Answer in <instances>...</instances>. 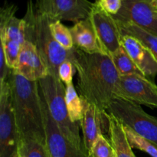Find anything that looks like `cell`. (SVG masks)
<instances>
[{
  "instance_id": "obj_1",
  "label": "cell",
  "mask_w": 157,
  "mask_h": 157,
  "mask_svg": "<svg viewBox=\"0 0 157 157\" xmlns=\"http://www.w3.org/2000/svg\"><path fill=\"white\" fill-rule=\"evenodd\" d=\"M78 72V87L84 101L106 112L116 99L121 75L111 58L103 54H87L76 48L73 62Z\"/></svg>"
},
{
  "instance_id": "obj_2",
  "label": "cell",
  "mask_w": 157,
  "mask_h": 157,
  "mask_svg": "<svg viewBox=\"0 0 157 157\" xmlns=\"http://www.w3.org/2000/svg\"><path fill=\"white\" fill-rule=\"evenodd\" d=\"M8 81L19 137H32L45 143L42 98L38 81H30L12 70Z\"/></svg>"
},
{
  "instance_id": "obj_3",
  "label": "cell",
  "mask_w": 157,
  "mask_h": 157,
  "mask_svg": "<svg viewBox=\"0 0 157 157\" xmlns=\"http://www.w3.org/2000/svg\"><path fill=\"white\" fill-rule=\"evenodd\" d=\"M25 23V41L33 43L39 52L48 70V75L58 78V68L64 61L74 62L76 48L67 50L54 38L50 29L52 20L38 10L32 0H28Z\"/></svg>"
},
{
  "instance_id": "obj_4",
  "label": "cell",
  "mask_w": 157,
  "mask_h": 157,
  "mask_svg": "<svg viewBox=\"0 0 157 157\" xmlns=\"http://www.w3.org/2000/svg\"><path fill=\"white\" fill-rule=\"evenodd\" d=\"M41 94L51 117L66 138L80 148H84L80 136L79 124L72 122L65 103V87L59 78L48 75L38 81ZM85 149V148H84Z\"/></svg>"
},
{
  "instance_id": "obj_5",
  "label": "cell",
  "mask_w": 157,
  "mask_h": 157,
  "mask_svg": "<svg viewBox=\"0 0 157 157\" xmlns=\"http://www.w3.org/2000/svg\"><path fill=\"white\" fill-rule=\"evenodd\" d=\"M106 112L113 115L124 126L157 146V117L144 111L140 105L116 98Z\"/></svg>"
},
{
  "instance_id": "obj_6",
  "label": "cell",
  "mask_w": 157,
  "mask_h": 157,
  "mask_svg": "<svg viewBox=\"0 0 157 157\" xmlns=\"http://www.w3.org/2000/svg\"><path fill=\"white\" fill-rule=\"evenodd\" d=\"M18 141L10 84L7 81L0 85V157H18Z\"/></svg>"
},
{
  "instance_id": "obj_7",
  "label": "cell",
  "mask_w": 157,
  "mask_h": 157,
  "mask_svg": "<svg viewBox=\"0 0 157 157\" xmlns=\"http://www.w3.org/2000/svg\"><path fill=\"white\" fill-rule=\"evenodd\" d=\"M116 98L150 108H157V86L153 81L142 75L121 76Z\"/></svg>"
},
{
  "instance_id": "obj_8",
  "label": "cell",
  "mask_w": 157,
  "mask_h": 157,
  "mask_svg": "<svg viewBox=\"0 0 157 157\" xmlns=\"http://www.w3.org/2000/svg\"><path fill=\"white\" fill-rule=\"evenodd\" d=\"M35 4L52 21L74 23L88 18L94 6L89 0H36Z\"/></svg>"
},
{
  "instance_id": "obj_9",
  "label": "cell",
  "mask_w": 157,
  "mask_h": 157,
  "mask_svg": "<svg viewBox=\"0 0 157 157\" xmlns=\"http://www.w3.org/2000/svg\"><path fill=\"white\" fill-rule=\"evenodd\" d=\"M42 110L48 157H88L84 148H80L64 136L52 117L42 96Z\"/></svg>"
},
{
  "instance_id": "obj_10",
  "label": "cell",
  "mask_w": 157,
  "mask_h": 157,
  "mask_svg": "<svg viewBox=\"0 0 157 157\" xmlns=\"http://www.w3.org/2000/svg\"><path fill=\"white\" fill-rule=\"evenodd\" d=\"M89 19L103 52L109 56L113 55L122 45V34L116 20L95 2Z\"/></svg>"
},
{
  "instance_id": "obj_11",
  "label": "cell",
  "mask_w": 157,
  "mask_h": 157,
  "mask_svg": "<svg viewBox=\"0 0 157 157\" xmlns=\"http://www.w3.org/2000/svg\"><path fill=\"white\" fill-rule=\"evenodd\" d=\"M113 17L117 21L133 23L157 36V10L152 0H123L121 11Z\"/></svg>"
},
{
  "instance_id": "obj_12",
  "label": "cell",
  "mask_w": 157,
  "mask_h": 157,
  "mask_svg": "<svg viewBox=\"0 0 157 157\" xmlns=\"http://www.w3.org/2000/svg\"><path fill=\"white\" fill-rule=\"evenodd\" d=\"M13 71L30 81H39L48 75V70L35 44L25 41L21 46L18 63Z\"/></svg>"
},
{
  "instance_id": "obj_13",
  "label": "cell",
  "mask_w": 157,
  "mask_h": 157,
  "mask_svg": "<svg viewBox=\"0 0 157 157\" xmlns=\"http://www.w3.org/2000/svg\"><path fill=\"white\" fill-rule=\"evenodd\" d=\"M121 43L144 76L154 82L157 75V61L150 51L130 35H122Z\"/></svg>"
},
{
  "instance_id": "obj_14",
  "label": "cell",
  "mask_w": 157,
  "mask_h": 157,
  "mask_svg": "<svg viewBox=\"0 0 157 157\" xmlns=\"http://www.w3.org/2000/svg\"><path fill=\"white\" fill-rule=\"evenodd\" d=\"M18 7L5 2L0 12V39L13 40L21 44L25 41V23L15 16Z\"/></svg>"
},
{
  "instance_id": "obj_15",
  "label": "cell",
  "mask_w": 157,
  "mask_h": 157,
  "mask_svg": "<svg viewBox=\"0 0 157 157\" xmlns=\"http://www.w3.org/2000/svg\"><path fill=\"white\" fill-rule=\"evenodd\" d=\"M84 116L80 122L83 134V144L87 153L90 151L99 135L102 134V122L106 112H101L94 104L84 101Z\"/></svg>"
},
{
  "instance_id": "obj_16",
  "label": "cell",
  "mask_w": 157,
  "mask_h": 157,
  "mask_svg": "<svg viewBox=\"0 0 157 157\" xmlns=\"http://www.w3.org/2000/svg\"><path fill=\"white\" fill-rule=\"evenodd\" d=\"M70 30L76 48L87 54L105 55L100 46L89 18L75 23L74 26L70 28Z\"/></svg>"
},
{
  "instance_id": "obj_17",
  "label": "cell",
  "mask_w": 157,
  "mask_h": 157,
  "mask_svg": "<svg viewBox=\"0 0 157 157\" xmlns=\"http://www.w3.org/2000/svg\"><path fill=\"white\" fill-rule=\"evenodd\" d=\"M106 117L108 123L110 142L116 152L117 157H136L129 144L123 124L107 112Z\"/></svg>"
},
{
  "instance_id": "obj_18",
  "label": "cell",
  "mask_w": 157,
  "mask_h": 157,
  "mask_svg": "<svg viewBox=\"0 0 157 157\" xmlns=\"http://www.w3.org/2000/svg\"><path fill=\"white\" fill-rule=\"evenodd\" d=\"M117 21V20H116ZM122 35L133 36L139 40L150 51L157 61V36L131 22L117 21Z\"/></svg>"
},
{
  "instance_id": "obj_19",
  "label": "cell",
  "mask_w": 157,
  "mask_h": 157,
  "mask_svg": "<svg viewBox=\"0 0 157 157\" xmlns=\"http://www.w3.org/2000/svg\"><path fill=\"white\" fill-rule=\"evenodd\" d=\"M65 103L72 122L80 123L84 116V100L78 94L73 83L65 87Z\"/></svg>"
},
{
  "instance_id": "obj_20",
  "label": "cell",
  "mask_w": 157,
  "mask_h": 157,
  "mask_svg": "<svg viewBox=\"0 0 157 157\" xmlns=\"http://www.w3.org/2000/svg\"><path fill=\"white\" fill-rule=\"evenodd\" d=\"M110 57L121 76L130 75L144 76L123 45H121V48Z\"/></svg>"
},
{
  "instance_id": "obj_21",
  "label": "cell",
  "mask_w": 157,
  "mask_h": 157,
  "mask_svg": "<svg viewBox=\"0 0 157 157\" xmlns=\"http://www.w3.org/2000/svg\"><path fill=\"white\" fill-rule=\"evenodd\" d=\"M18 156L20 157H48L45 143L32 137H19Z\"/></svg>"
},
{
  "instance_id": "obj_22",
  "label": "cell",
  "mask_w": 157,
  "mask_h": 157,
  "mask_svg": "<svg viewBox=\"0 0 157 157\" xmlns=\"http://www.w3.org/2000/svg\"><path fill=\"white\" fill-rule=\"evenodd\" d=\"M124 126V125H123ZM124 131L132 148L145 152L151 157H157V146L151 141L140 136L129 127L124 126Z\"/></svg>"
},
{
  "instance_id": "obj_23",
  "label": "cell",
  "mask_w": 157,
  "mask_h": 157,
  "mask_svg": "<svg viewBox=\"0 0 157 157\" xmlns=\"http://www.w3.org/2000/svg\"><path fill=\"white\" fill-rule=\"evenodd\" d=\"M50 29L54 38L64 48L71 50L75 48L70 29L66 27L61 21H51Z\"/></svg>"
},
{
  "instance_id": "obj_24",
  "label": "cell",
  "mask_w": 157,
  "mask_h": 157,
  "mask_svg": "<svg viewBox=\"0 0 157 157\" xmlns=\"http://www.w3.org/2000/svg\"><path fill=\"white\" fill-rule=\"evenodd\" d=\"M0 48L4 52L8 67L14 70L18 63L22 44L18 41L8 39H0Z\"/></svg>"
},
{
  "instance_id": "obj_25",
  "label": "cell",
  "mask_w": 157,
  "mask_h": 157,
  "mask_svg": "<svg viewBox=\"0 0 157 157\" xmlns=\"http://www.w3.org/2000/svg\"><path fill=\"white\" fill-rule=\"evenodd\" d=\"M87 155L88 157H117L113 146L103 134L99 135Z\"/></svg>"
},
{
  "instance_id": "obj_26",
  "label": "cell",
  "mask_w": 157,
  "mask_h": 157,
  "mask_svg": "<svg viewBox=\"0 0 157 157\" xmlns=\"http://www.w3.org/2000/svg\"><path fill=\"white\" fill-rule=\"evenodd\" d=\"M75 69L73 63L69 60L64 61L58 68V78L66 86L73 83V76Z\"/></svg>"
},
{
  "instance_id": "obj_27",
  "label": "cell",
  "mask_w": 157,
  "mask_h": 157,
  "mask_svg": "<svg viewBox=\"0 0 157 157\" xmlns=\"http://www.w3.org/2000/svg\"><path fill=\"white\" fill-rule=\"evenodd\" d=\"M95 3L107 14L115 16L122 8L123 0H98Z\"/></svg>"
},
{
  "instance_id": "obj_28",
  "label": "cell",
  "mask_w": 157,
  "mask_h": 157,
  "mask_svg": "<svg viewBox=\"0 0 157 157\" xmlns=\"http://www.w3.org/2000/svg\"><path fill=\"white\" fill-rule=\"evenodd\" d=\"M152 2H153V4L155 7L157 6V0H152Z\"/></svg>"
},
{
  "instance_id": "obj_29",
  "label": "cell",
  "mask_w": 157,
  "mask_h": 157,
  "mask_svg": "<svg viewBox=\"0 0 157 157\" xmlns=\"http://www.w3.org/2000/svg\"><path fill=\"white\" fill-rule=\"evenodd\" d=\"M155 8H156V10H157V6H156V7H155Z\"/></svg>"
},
{
  "instance_id": "obj_30",
  "label": "cell",
  "mask_w": 157,
  "mask_h": 157,
  "mask_svg": "<svg viewBox=\"0 0 157 157\" xmlns=\"http://www.w3.org/2000/svg\"><path fill=\"white\" fill-rule=\"evenodd\" d=\"M97 1H98V0H95V2H97Z\"/></svg>"
},
{
  "instance_id": "obj_31",
  "label": "cell",
  "mask_w": 157,
  "mask_h": 157,
  "mask_svg": "<svg viewBox=\"0 0 157 157\" xmlns=\"http://www.w3.org/2000/svg\"><path fill=\"white\" fill-rule=\"evenodd\" d=\"M18 157H20V156H18Z\"/></svg>"
}]
</instances>
